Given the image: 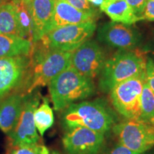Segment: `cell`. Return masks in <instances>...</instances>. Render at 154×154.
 <instances>
[{
    "label": "cell",
    "instance_id": "6da1fadb",
    "mask_svg": "<svg viewBox=\"0 0 154 154\" xmlns=\"http://www.w3.org/2000/svg\"><path fill=\"white\" fill-rule=\"evenodd\" d=\"M29 54L30 62L21 86L22 94L32 93L45 86L71 66L72 52L49 49L39 41L36 42Z\"/></svg>",
    "mask_w": 154,
    "mask_h": 154
},
{
    "label": "cell",
    "instance_id": "7a4b0ae2",
    "mask_svg": "<svg viewBox=\"0 0 154 154\" xmlns=\"http://www.w3.org/2000/svg\"><path fill=\"white\" fill-rule=\"evenodd\" d=\"M62 111L61 122L66 130L81 126L105 135L118 122L114 111L101 99L76 102Z\"/></svg>",
    "mask_w": 154,
    "mask_h": 154
},
{
    "label": "cell",
    "instance_id": "3957f363",
    "mask_svg": "<svg viewBox=\"0 0 154 154\" xmlns=\"http://www.w3.org/2000/svg\"><path fill=\"white\" fill-rule=\"evenodd\" d=\"M48 85L56 111H62L69 105L96 93L93 79L80 74L72 66L54 78Z\"/></svg>",
    "mask_w": 154,
    "mask_h": 154
},
{
    "label": "cell",
    "instance_id": "277c9868",
    "mask_svg": "<svg viewBox=\"0 0 154 154\" xmlns=\"http://www.w3.org/2000/svg\"><path fill=\"white\" fill-rule=\"evenodd\" d=\"M146 64L142 55L131 50L120 49L106 61L99 75V89L103 93L109 94L117 84L145 71Z\"/></svg>",
    "mask_w": 154,
    "mask_h": 154
},
{
    "label": "cell",
    "instance_id": "5b68a950",
    "mask_svg": "<svg viewBox=\"0 0 154 154\" xmlns=\"http://www.w3.org/2000/svg\"><path fill=\"white\" fill-rule=\"evenodd\" d=\"M145 82L146 69L117 84L109 92L111 104L125 119L141 121L140 98Z\"/></svg>",
    "mask_w": 154,
    "mask_h": 154
},
{
    "label": "cell",
    "instance_id": "8992f818",
    "mask_svg": "<svg viewBox=\"0 0 154 154\" xmlns=\"http://www.w3.org/2000/svg\"><path fill=\"white\" fill-rule=\"evenodd\" d=\"M112 131L119 143L136 153L145 154L154 147V124L143 121L117 122Z\"/></svg>",
    "mask_w": 154,
    "mask_h": 154
},
{
    "label": "cell",
    "instance_id": "52a82bcc",
    "mask_svg": "<svg viewBox=\"0 0 154 154\" xmlns=\"http://www.w3.org/2000/svg\"><path fill=\"white\" fill-rule=\"evenodd\" d=\"M96 29L94 21L67 25L50 31L39 42L49 49L73 52L89 40Z\"/></svg>",
    "mask_w": 154,
    "mask_h": 154
},
{
    "label": "cell",
    "instance_id": "ba28073f",
    "mask_svg": "<svg viewBox=\"0 0 154 154\" xmlns=\"http://www.w3.org/2000/svg\"><path fill=\"white\" fill-rule=\"evenodd\" d=\"M38 93H31L24 96L22 113L14 129L8 136L11 146L38 143L39 136L36 132L34 122V111L39 105Z\"/></svg>",
    "mask_w": 154,
    "mask_h": 154
},
{
    "label": "cell",
    "instance_id": "9c48e42d",
    "mask_svg": "<svg viewBox=\"0 0 154 154\" xmlns=\"http://www.w3.org/2000/svg\"><path fill=\"white\" fill-rule=\"evenodd\" d=\"M104 140V134L79 126L66 130L62 144L67 154H99Z\"/></svg>",
    "mask_w": 154,
    "mask_h": 154
},
{
    "label": "cell",
    "instance_id": "30bf717a",
    "mask_svg": "<svg viewBox=\"0 0 154 154\" xmlns=\"http://www.w3.org/2000/svg\"><path fill=\"white\" fill-rule=\"evenodd\" d=\"M106 56L102 48L93 40H88L72 52L71 66L88 78L99 76L104 66Z\"/></svg>",
    "mask_w": 154,
    "mask_h": 154
},
{
    "label": "cell",
    "instance_id": "8fae6325",
    "mask_svg": "<svg viewBox=\"0 0 154 154\" xmlns=\"http://www.w3.org/2000/svg\"><path fill=\"white\" fill-rule=\"evenodd\" d=\"M29 62V55L0 58V99L21 86Z\"/></svg>",
    "mask_w": 154,
    "mask_h": 154
},
{
    "label": "cell",
    "instance_id": "7c38bea8",
    "mask_svg": "<svg viewBox=\"0 0 154 154\" xmlns=\"http://www.w3.org/2000/svg\"><path fill=\"white\" fill-rule=\"evenodd\" d=\"M130 26L114 22L106 23L98 29V39L121 50L134 49L140 43V37L137 31Z\"/></svg>",
    "mask_w": 154,
    "mask_h": 154
},
{
    "label": "cell",
    "instance_id": "4fadbf2b",
    "mask_svg": "<svg viewBox=\"0 0 154 154\" xmlns=\"http://www.w3.org/2000/svg\"><path fill=\"white\" fill-rule=\"evenodd\" d=\"M57 0H30L29 8L32 18V44L42 39L47 34L52 19Z\"/></svg>",
    "mask_w": 154,
    "mask_h": 154
},
{
    "label": "cell",
    "instance_id": "5bb4252c",
    "mask_svg": "<svg viewBox=\"0 0 154 154\" xmlns=\"http://www.w3.org/2000/svg\"><path fill=\"white\" fill-rule=\"evenodd\" d=\"M96 17L79 10L64 0H57L47 32L67 25L95 22Z\"/></svg>",
    "mask_w": 154,
    "mask_h": 154
},
{
    "label": "cell",
    "instance_id": "9a60e30c",
    "mask_svg": "<svg viewBox=\"0 0 154 154\" xmlns=\"http://www.w3.org/2000/svg\"><path fill=\"white\" fill-rule=\"evenodd\" d=\"M24 94L14 93L0 102V128L9 135L14 129L22 113Z\"/></svg>",
    "mask_w": 154,
    "mask_h": 154
},
{
    "label": "cell",
    "instance_id": "2e32d148",
    "mask_svg": "<svg viewBox=\"0 0 154 154\" xmlns=\"http://www.w3.org/2000/svg\"><path fill=\"white\" fill-rule=\"evenodd\" d=\"M100 10L106 13L114 22L131 25L142 20L135 14L126 0H104Z\"/></svg>",
    "mask_w": 154,
    "mask_h": 154
},
{
    "label": "cell",
    "instance_id": "e0dca14e",
    "mask_svg": "<svg viewBox=\"0 0 154 154\" xmlns=\"http://www.w3.org/2000/svg\"><path fill=\"white\" fill-rule=\"evenodd\" d=\"M32 42L14 35L0 34V58L30 54Z\"/></svg>",
    "mask_w": 154,
    "mask_h": 154
},
{
    "label": "cell",
    "instance_id": "ac0fdd59",
    "mask_svg": "<svg viewBox=\"0 0 154 154\" xmlns=\"http://www.w3.org/2000/svg\"><path fill=\"white\" fill-rule=\"evenodd\" d=\"M0 34L24 38L16 6L11 1L0 7Z\"/></svg>",
    "mask_w": 154,
    "mask_h": 154
},
{
    "label": "cell",
    "instance_id": "d6986e66",
    "mask_svg": "<svg viewBox=\"0 0 154 154\" xmlns=\"http://www.w3.org/2000/svg\"><path fill=\"white\" fill-rule=\"evenodd\" d=\"M34 122L36 129L41 136L53 126L54 121L53 110L50 107L47 98H43V101L34 111Z\"/></svg>",
    "mask_w": 154,
    "mask_h": 154
},
{
    "label": "cell",
    "instance_id": "ffe728a7",
    "mask_svg": "<svg viewBox=\"0 0 154 154\" xmlns=\"http://www.w3.org/2000/svg\"><path fill=\"white\" fill-rule=\"evenodd\" d=\"M141 121L154 124V92L145 82L140 98Z\"/></svg>",
    "mask_w": 154,
    "mask_h": 154
},
{
    "label": "cell",
    "instance_id": "44dd1931",
    "mask_svg": "<svg viewBox=\"0 0 154 154\" xmlns=\"http://www.w3.org/2000/svg\"><path fill=\"white\" fill-rule=\"evenodd\" d=\"M8 154H50V153L47 146L36 143L12 146Z\"/></svg>",
    "mask_w": 154,
    "mask_h": 154
},
{
    "label": "cell",
    "instance_id": "7402d4cb",
    "mask_svg": "<svg viewBox=\"0 0 154 154\" xmlns=\"http://www.w3.org/2000/svg\"><path fill=\"white\" fill-rule=\"evenodd\" d=\"M64 1L83 12L91 15L96 18L98 16L97 9L88 2L87 0H64Z\"/></svg>",
    "mask_w": 154,
    "mask_h": 154
},
{
    "label": "cell",
    "instance_id": "603a6c76",
    "mask_svg": "<svg viewBox=\"0 0 154 154\" xmlns=\"http://www.w3.org/2000/svg\"><path fill=\"white\" fill-rule=\"evenodd\" d=\"M146 82L154 92V61L151 58L146 60Z\"/></svg>",
    "mask_w": 154,
    "mask_h": 154
},
{
    "label": "cell",
    "instance_id": "cb8c5ba5",
    "mask_svg": "<svg viewBox=\"0 0 154 154\" xmlns=\"http://www.w3.org/2000/svg\"><path fill=\"white\" fill-rule=\"evenodd\" d=\"M147 1L148 0H126L135 14L139 17H141L143 13Z\"/></svg>",
    "mask_w": 154,
    "mask_h": 154
},
{
    "label": "cell",
    "instance_id": "d4e9b609",
    "mask_svg": "<svg viewBox=\"0 0 154 154\" xmlns=\"http://www.w3.org/2000/svg\"><path fill=\"white\" fill-rule=\"evenodd\" d=\"M140 18L142 20L154 21V0H148Z\"/></svg>",
    "mask_w": 154,
    "mask_h": 154
},
{
    "label": "cell",
    "instance_id": "484cf974",
    "mask_svg": "<svg viewBox=\"0 0 154 154\" xmlns=\"http://www.w3.org/2000/svg\"><path fill=\"white\" fill-rule=\"evenodd\" d=\"M108 154H141L136 153L131 151V150L128 149V148H126V146L121 145V143H117L116 145H115L112 149H111V151L108 153Z\"/></svg>",
    "mask_w": 154,
    "mask_h": 154
},
{
    "label": "cell",
    "instance_id": "4316f807",
    "mask_svg": "<svg viewBox=\"0 0 154 154\" xmlns=\"http://www.w3.org/2000/svg\"><path fill=\"white\" fill-rule=\"evenodd\" d=\"M91 5L94 7H100L102 4L103 3L104 0H87Z\"/></svg>",
    "mask_w": 154,
    "mask_h": 154
},
{
    "label": "cell",
    "instance_id": "83f0119b",
    "mask_svg": "<svg viewBox=\"0 0 154 154\" xmlns=\"http://www.w3.org/2000/svg\"><path fill=\"white\" fill-rule=\"evenodd\" d=\"M9 0H0V7H1L2 5H5V4L9 2Z\"/></svg>",
    "mask_w": 154,
    "mask_h": 154
},
{
    "label": "cell",
    "instance_id": "f1b7e54d",
    "mask_svg": "<svg viewBox=\"0 0 154 154\" xmlns=\"http://www.w3.org/2000/svg\"><path fill=\"white\" fill-rule=\"evenodd\" d=\"M50 154H60V153H59V152H58V151H52V152H51V153H50Z\"/></svg>",
    "mask_w": 154,
    "mask_h": 154
},
{
    "label": "cell",
    "instance_id": "f546056e",
    "mask_svg": "<svg viewBox=\"0 0 154 154\" xmlns=\"http://www.w3.org/2000/svg\"><path fill=\"white\" fill-rule=\"evenodd\" d=\"M21 1H22V2H26V3H28L30 1V0H21Z\"/></svg>",
    "mask_w": 154,
    "mask_h": 154
},
{
    "label": "cell",
    "instance_id": "4dcf8cb0",
    "mask_svg": "<svg viewBox=\"0 0 154 154\" xmlns=\"http://www.w3.org/2000/svg\"><path fill=\"white\" fill-rule=\"evenodd\" d=\"M11 1H12V0H11Z\"/></svg>",
    "mask_w": 154,
    "mask_h": 154
}]
</instances>
